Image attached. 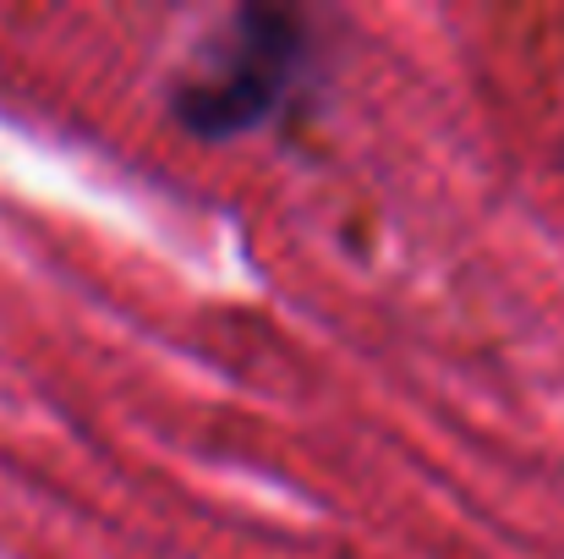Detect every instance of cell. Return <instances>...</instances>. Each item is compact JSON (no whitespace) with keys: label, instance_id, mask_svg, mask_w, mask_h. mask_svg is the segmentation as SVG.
Listing matches in <instances>:
<instances>
[{"label":"cell","instance_id":"1","mask_svg":"<svg viewBox=\"0 0 564 559\" xmlns=\"http://www.w3.org/2000/svg\"><path fill=\"white\" fill-rule=\"evenodd\" d=\"M313 77V22L285 6L230 11L171 83V116L192 138H247L291 110Z\"/></svg>","mask_w":564,"mask_h":559}]
</instances>
